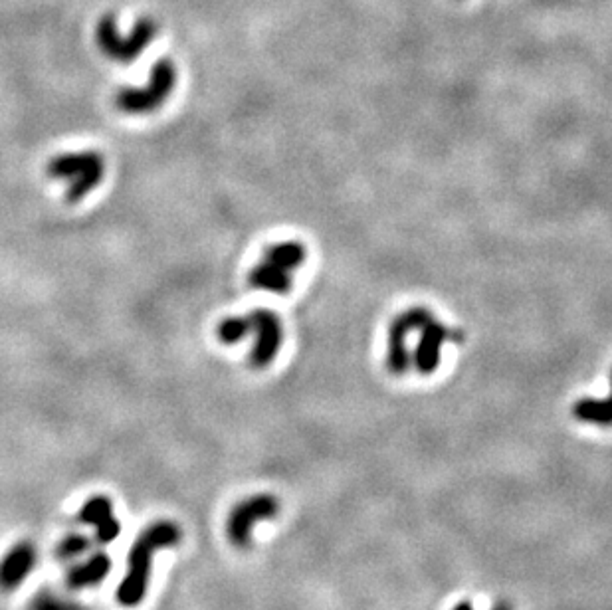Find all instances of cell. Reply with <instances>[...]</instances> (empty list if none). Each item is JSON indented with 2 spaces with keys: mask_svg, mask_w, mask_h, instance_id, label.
Instances as JSON below:
<instances>
[{
  "mask_svg": "<svg viewBox=\"0 0 612 610\" xmlns=\"http://www.w3.org/2000/svg\"><path fill=\"white\" fill-rule=\"evenodd\" d=\"M181 541V527L175 521H155L149 523L133 541L129 555H127V571L121 579L115 599L123 609H135L143 603L149 579H151V567L153 559L161 549L177 547Z\"/></svg>",
  "mask_w": 612,
  "mask_h": 610,
  "instance_id": "1",
  "label": "cell"
},
{
  "mask_svg": "<svg viewBox=\"0 0 612 610\" xmlns=\"http://www.w3.org/2000/svg\"><path fill=\"white\" fill-rule=\"evenodd\" d=\"M216 337L224 345H238L252 339L248 363L252 369H268L284 345V323L272 309H252L244 315L226 317L216 327Z\"/></svg>",
  "mask_w": 612,
  "mask_h": 610,
  "instance_id": "2",
  "label": "cell"
},
{
  "mask_svg": "<svg viewBox=\"0 0 612 610\" xmlns=\"http://www.w3.org/2000/svg\"><path fill=\"white\" fill-rule=\"evenodd\" d=\"M408 313L412 319V331L416 335L414 347L410 349L412 371L428 377L440 367L444 347L448 343H462L464 333L442 323L428 307L414 305L408 309Z\"/></svg>",
  "mask_w": 612,
  "mask_h": 610,
  "instance_id": "3",
  "label": "cell"
},
{
  "mask_svg": "<svg viewBox=\"0 0 612 610\" xmlns=\"http://www.w3.org/2000/svg\"><path fill=\"white\" fill-rule=\"evenodd\" d=\"M306 246L298 240L272 244L264 250L260 262L250 270L248 284L254 290L286 296L292 292L294 274L306 264Z\"/></svg>",
  "mask_w": 612,
  "mask_h": 610,
  "instance_id": "4",
  "label": "cell"
},
{
  "mask_svg": "<svg viewBox=\"0 0 612 610\" xmlns=\"http://www.w3.org/2000/svg\"><path fill=\"white\" fill-rule=\"evenodd\" d=\"M48 177L66 183V199L80 203L92 195L105 177V161L98 151L62 153L50 159Z\"/></svg>",
  "mask_w": 612,
  "mask_h": 610,
  "instance_id": "5",
  "label": "cell"
},
{
  "mask_svg": "<svg viewBox=\"0 0 612 610\" xmlns=\"http://www.w3.org/2000/svg\"><path fill=\"white\" fill-rule=\"evenodd\" d=\"M177 86V68L171 60L161 58L151 68L145 86L123 88L115 94V105L127 115H149L161 109Z\"/></svg>",
  "mask_w": 612,
  "mask_h": 610,
  "instance_id": "6",
  "label": "cell"
},
{
  "mask_svg": "<svg viewBox=\"0 0 612 610\" xmlns=\"http://www.w3.org/2000/svg\"><path fill=\"white\" fill-rule=\"evenodd\" d=\"M157 32L159 26L155 24V20L145 16L133 26V30L127 36H123L117 30L113 14H107L96 28V42L103 56L119 64H129L143 54V50L155 40Z\"/></svg>",
  "mask_w": 612,
  "mask_h": 610,
  "instance_id": "7",
  "label": "cell"
},
{
  "mask_svg": "<svg viewBox=\"0 0 612 610\" xmlns=\"http://www.w3.org/2000/svg\"><path fill=\"white\" fill-rule=\"evenodd\" d=\"M280 513V502L272 494H258L242 500L228 513L226 535L238 549L252 545L254 529L260 521H270Z\"/></svg>",
  "mask_w": 612,
  "mask_h": 610,
  "instance_id": "8",
  "label": "cell"
},
{
  "mask_svg": "<svg viewBox=\"0 0 612 610\" xmlns=\"http://www.w3.org/2000/svg\"><path fill=\"white\" fill-rule=\"evenodd\" d=\"M38 561V551L34 543L20 541L6 551L0 559V591H16L34 571Z\"/></svg>",
  "mask_w": 612,
  "mask_h": 610,
  "instance_id": "9",
  "label": "cell"
},
{
  "mask_svg": "<svg viewBox=\"0 0 612 610\" xmlns=\"http://www.w3.org/2000/svg\"><path fill=\"white\" fill-rule=\"evenodd\" d=\"M80 521L94 529L96 541H100L102 545L113 543L121 533V525L115 517L113 504L105 496L90 498L80 509Z\"/></svg>",
  "mask_w": 612,
  "mask_h": 610,
  "instance_id": "10",
  "label": "cell"
},
{
  "mask_svg": "<svg viewBox=\"0 0 612 610\" xmlns=\"http://www.w3.org/2000/svg\"><path fill=\"white\" fill-rule=\"evenodd\" d=\"M109 573H111V557L103 551H96L72 563L66 575V583L72 591H84L98 587Z\"/></svg>",
  "mask_w": 612,
  "mask_h": 610,
  "instance_id": "11",
  "label": "cell"
},
{
  "mask_svg": "<svg viewBox=\"0 0 612 610\" xmlns=\"http://www.w3.org/2000/svg\"><path fill=\"white\" fill-rule=\"evenodd\" d=\"M573 416L583 422V424H593V426H612V375L611 393L605 399H593L585 397L575 403Z\"/></svg>",
  "mask_w": 612,
  "mask_h": 610,
  "instance_id": "12",
  "label": "cell"
},
{
  "mask_svg": "<svg viewBox=\"0 0 612 610\" xmlns=\"http://www.w3.org/2000/svg\"><path fill=\"white\" fill-rule=\"evenodd\" d=\"M92 549V539L88 535L82 533H68L60 539V543L56 545V559L58 561H68L74 563L78 559H82L84 555H88Z\"/></svg>",
  "mask_w": 612,
  "mask_h": 610,
  "instance_id": "13",
  "label": "cell"
},
{
  "mask_svg": "<svg viewBox=\"0 0 612 610\" xmlns=\"http://www.w3.org/2000/svg\"><path fill=\"white\" fill-rule=\"evenodd\" d=\"M28 610H86L78 601L60 595L56 591L44 589L38 595H34V599L30 601Z\"/></svg>",
  "mask_w": 612,
  "mask_h": 610,
  "instance_id": "14",
  "label": "cell"
},
{
  "mask_svg": "<svg viewBox=\"0 0 612 610\" xmlns=\"http://www.w3.org/2000/svg\"><path fill=\"white\" fill-rule=\"evenodd\" d=\"M452 610H476L470 601H460ZM492 610H513L510 603H498Z\"/></svg>",
  "mask_w": 612,
  "mask_h": 610,
  "instance_id": "15",
  "label": "cell"
}]
</instances>
